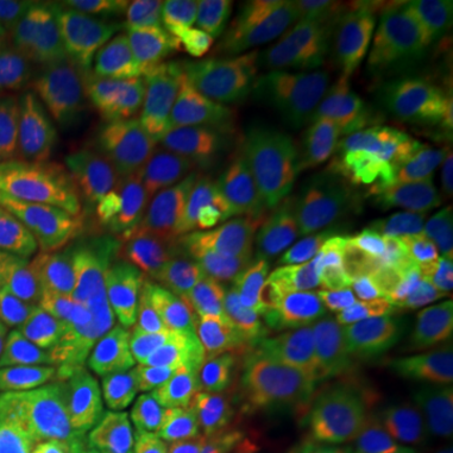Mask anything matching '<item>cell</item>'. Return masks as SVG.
<instances>
[{
    "label": "cell",
    "mask_w": 453,
    "mask_h": 453,
    "mask_svg": "<svg viewBox=\"0 0 453 453\" xmlns=\"http://www.w3.org/2000/svg\"><path fill=\"white\" fill-rule=\"evenodd\" d=\"M368 96L378 111L401 116L418 104L426 91V76L413 65H408L395 56H368L345 68Z\"/></svg>",
    "instance_id": "obj_26"
},
{
    "label": "cell",
    "mask_w": 453,
    "mask_h": 453,
    "mask_svg": "<svg viewBox=\"0 0 453 453\" xmlns=\"http://www.w3.org/2000/svg\"><path fill=\"white\" fill-rule=\"evenodd\" d=\"M372 159L408 195L453 210V113L365 124Z\"/></svg>",
    "instance_id": "obj_16"
},
{
    "label": "cell",
    "mask_w": 453,
    "mask_h": 453,
    "mask_svg": "<svg viewBox=\"0 0 453 453\" xmlns=\"http://www.w3.org/2000/svg\"><path fill=\"white\" fill-rule=\"evenodd\" d=\"M297 405L277 340L237 356L232 371L195 403L192 431L210 453H277Z\"/></svg>",
    "instance_id": "obj_7"
},
{
    "label": "cell",
    "mask_w": 453,
    "mask_h": 453,
    "mask_svg": "<svg viewBox=\"0 0 453 453\" xmlns=\"http://www.w3.org/2000/svg\"><path fill=\"white\" fill-rule=\"evenodd\" d=\"M327 3L320 0H270L259 3L250 23L255 58H275L295 53H325L323 26Z\"/></svg>",
    "instance_id": "obj_24"
},
{
    "label": "cell",
    "mask_w": 453,
    "mask_h": 453,
    "mask_svg": "<svg viewBox=\"0 0 453 453\" xmlns=\"http://www.w3.org/2000/svg\"><path fill=\"white\" fill-rule=\"evenodd\" d=\"M8 71H11V64H8V61H5V56L0 53V76H5Z\"/></svg>",
    "instance_id": "obj_32"
},
{
    "label": "cell",
    "mask_w": 453,
    "mask_h": 453,
    "mask_svg": "<svg viewBox=\"0 0 453 453\" xmlns=\"http://www.w3.org/2000/svg\"><path fill=\"white\" fill-rule=\"evenodd\" d=\"M431 365H434V372H436L441 388L446 390V395L451 398L453 403V338L441 348V353H438V357Z\"/></svg>",
    "instance_id": "obj_30"
},
{
    "label": "cell",
    "mask_w": 453,
    "mask_h": 453,
    "mask_svg": "<svg viewBox=\"0 0 453 453\" xmlns=\"http://www.w3.org/2000/svg\"><path fill=\"white\" fill-rule=\"evenodd\" d=\"M365 151V134L356 124H327L288 146L290 189L277 242L312 285L342 259L340 226Z\"/></svg>",
    "instance_id": "obj_4"
},
{
    "label": "cell",
    "mask_w": 453,
    "mask_h": 453,
    "mask_svg": "<svg viewBox=\"0 0 453 453\" xmlns=\"http://www.w3.org/2000/svg\"><path fill=\"white\" fill-rule=\"evenodd\" d=\"M131 116L136 113L131 109L124 71L109 26L104 20L101 5H88L81 41L65 81L61 124L88 134L121 124Z\"/></svg>",
    "instance_id": "obj_17"
},
{
    "label": "cell",
    "mask_w": 453,
    "mask_h": 453,
    "mask_svg": "<svg viewBox=\"0 0 453 453\" xmlns=\"http://www.w3.org/2000/svg\"><path fill=\"white\" fill-rule=\"evenodd\" d=\"M195 280L202 308L225 327L237 356L282 338L315 288L270 234L214 244L199 259Z\"/></svg>",
    "instance_id": "obj_5"
},
{
    "label": "cell",
    "mask_w": 453,
    "mask_h": 453,
    "mask_svg": "<svg viewBox=\"0 0 453 453\" xmlns=\"http://www.w3.org/2000/svg\"><path fill=\"white\" fill-rule=\"evenodd\" d=\"M395 3L390 0H335L327 3L323 46L327 58L342 71L368 56L390 49Z\"/></svg>",
    "instance_id": "obj_22"
},
{
    "label": "cell",
    "mask_w": 453,
    "mask_h": 453,
    "mask_svg": "<svg viewBox=\"0 0 453 453\" xmlns=\"http://www.w3.org/2000/svg\"><path fill=\"white\" fill-rule=\"evenodd\" d=\"M196 154L252 162L285 151L262 104L252 68H237L211 86L189 113L187 142Z\"/></svg>",
    "instance_id": "obj_14"
},
{
    "label": "cell",
    "mask_w": 453,
    "mask_h": 453,
    "mask_svg": "<svg viewBox=\"0 0 453 453\" xmlns=\"http://www.w3.org/2000/svg\"><path fill=\"white\" fill-rule=\"evenodd\" d=\"M0 386L35 401L121 416L164 431L159 386L139 345L116 325L23 318L0 325Z\"/></svg>",
    "instance_id": "obj_1"
},
{
    "label": "cell",
    "mask_w": 453,
    "mask_h": 453,
    "mask_svg": "<svg viewBox=\"0 0 453 453\" xmlns=\"http://www.w3.org/2000/svg\"><path fill=\"white\" fill-rule=\"evenodd\" d=\"M88 5H65V11L56 18L49 33L23 64V88L26 94L43 106L50 116L61 121V104H64L65 81L73 64V56L81 41L83 23H86Z\"/></svg>",
    "instance_id": "obj_23"
},
{
    "label": "cell",
    "mask_w": 453,
    "mask_h": 453,
    "mask_svg": "<svg viewBox=\"0 0 453 453\" xmlns=\"http://www.w3.org/2000/svg\"><path fill=\"white\" fill-rule=\"evenodd\" d=\"M438 453H453V443H449V446H446L443 451H438Z\"/></svg>",
    "instance_id": "obj_33"
},
{
    "label": "cell",
    "mask_w": 453,
    "mask_h": 453,
    "mask_svg": "<svg viewBox=\"0 0 453 453\" xmlns=\"http://www.w3.org/2000/svg\"><path fill=\"white\" fill-rule=\"evenodd\" d=\"M64 157V124L38 106L26 88L0 76V181H33Z\"/></svg>",
    "instance_id": "obj_18"
},
{
    "label": "cell",
    "mask_w": 453,
    "mask_h": 453,
    "mask_svg": "<svg viewBox=\"0 0 453 453\" xmlns=\"http://www.w3.org/2000/svg\"><path fill=\"white\" fill-rule=\"evenodd\" d=\"M116 46L134 113L164 144L184 142L189 113L244 56L237 46L211 43L159 26L129 8L101 5Z\"/></svg>",
    "instance_id": "obj_3"
},
{
    "label": "cell",
    "mask_w": 453,
    "mask_h": 453,
    "mask_svg": "<svg viewBox=\"0 0 453 453\" xmlns=\"http://www.w3.org/2000/svg\"><path fill=\"white\" fill-rule=\"evenodd\" d=\"M390 49L426 79L441 73L453 56V0H398Z\"/></svg>",
    "instance_id": "obj_21"
},
{
    "label": "cell",
    "mask_w": 453,
    "mask_h": 453,
    "mask_svg": "<svg viewBox=\"0 0 453 453\" xmlns=\"http://www.w3.org/2000/svg\"><path fill=\"white\" fill-rule=\"evenodd\" d=\"M116 280L104 234L68 184L38 196V250L33 310L58 325L96 323Z\"/></svg>",
    "instance_id": "obj_6"
},
{
    "label": "cell",
    "mask_w": 453,
    "mask_h": 453,
    "mask_svg": "<svg viewBox=\"0 0 453 453\" xmlns=\"http://www.w3.org/2000/svg\"><path fill=\"white\" fill-rule=\"evenodd\" d=\"M129 327L159 395H166L177 408L192 411L237 360L225 327L202 305L181 297H164L136 308L129 315Z\"/></svg>",
    "instance_id": "obj_8"
},
{
    "label": "cell",
    "mask_w": 453,
    "mask_h": 453,
    "mask_svg": "<svg viewBox=\"0 0 453 453\" xmlns=\"http://www.w3.org/2000/svg\"><path fill=\"white\" fill-rule=\"evenodd\" d=\"M441 443H451L446 426L431 411H413L395 423L390 453H434Z\"/></svg>",
    "instance_id": "obj_28"
},
{
    "label": "cell",
    "mask_w": 453,
    "mask_h": 453,
    "mask_svg": "<svg viewBox=\"0 0 453 453\" xmlns=\"http://www.w3.org/2000/svg\"><path fill=\"white\" fill-rule=\"evenodd\" d=\"M131 13L181 33L240 31L252 23L259 3L255 0H134Z\"/></svg>",
    "instance_id": "obj_25"
},
{
    "label": "cell",
    "mask_w": 453,
    "mask_h": 453,
    "mask_svg": "<svg viewBox=\"0 0 453 453\" xmlns=\"http://www.w3.org/2000/svg\"><path fill=\"white\" fill-rule=\"evenodd\" d=\"M438 104H443V106H449L453 109V61L449 64V71H446V76H443V81L438 86Z\"/></svg>",
    "instance_id": "obj_31"
},
{
    "label": "cell",
    "mask_w": 453,
    "mask_h": 453,
    "mask_svg": "<svg viewBox=\"0 0 453 453\" xmlns=\"http://www.w3.org/2000/svg\"><path fill=\"white\" fill-rule=\"evenodd\" d=\"M449 265L408 252L345 255L320 288L342 305L363 310L390 330H418L451 295Z\"/></svg>",
    "instance_id": "obj_10"
},
{
    "label": "cell",
    "mask_w": 453,
    "mask_h": 453,
    "mask_svg": "<svg viewBox=\"0 0 453 453\" xmlns=\"http://www.w3.org/2000/svg\"><path fill=\"white\" fill-rule=\"evenodd\" d=\"M252 73L285 149L327 127L340 106L363 96L360 83L325 53L255 58Z\"/></svg>",
    "instance_id": "obj_13"
},
{
    "label": "cell",
    "mask_w": 453,
    "mask_h": 453,
    "mask_svg": "<svg viewBox=\"0 0 453 453\" xmlns=\"http://www.w3.org/2000/svg\"><path fill=\"white\" fill-rule=\"evenodd\" d=\"M386 323L327 295H312L308 305L280 338L282 363L300 401L325 378L356 368L383 345Z\"/></svg>",
    "instance_id": "obj_12"
},
{
    "label": "cell",
    "mask_w": 453,
    "mask_h": 453,
    "mask_svg": "<svg viewBox=\"0 0 453 453\" xmlns=\"http://www.w3.org/2000/svg\"><path fill=\"white\" fill-rule=\"evenodd\" d=\"M68 3L0 0V53L8 64H26Z\"/></svg>",
    "instance_id": "obj_27"
},
{
    "label": "cell",
    "mask_w": 453,
    "mask_h": 453,
    "mask_svg": "<svg viewBox=\"0 0 453 453\" xmlns=\"http://www.w3.org/2000/svg\"><path fill=\"white\" fill-rule=\"evenodd\" d=\"M413 411H431L453 441V403L434 365L416 353H398L378 388L360 453H390L395 423Z\"/></svg>",
    "instance_id": "obj_19"
},
{
    "label": "cell",
    "mask_w": 453,
    "mask_h": 453,
    "mask_svg": "<svg viewBox=\"0 0 453 453\" xmlns=\"http://www.w3.org/2000/svg\"><path fill=\"white\" fill-rule=\"evenodd\" d=\"M0 413L20 423L49 453H166L164 431H144L121 416L35 401L0 386Z\"/></svg>",
    "instance_id": "obj_15"
},
{
    "label": "cell",
    "mask_w": 453,
    "mask_h": 453,
    "mask_svg": "<svg viewBox=\"0 0 453 453\" xmlns=\"http://www.w3.org/2000/svg\"><path fill=\"white\" fill-rule=\"evenodd\" d=\"M0 453H49L46 446L5 413H0Z\"/></svg>",
    "instance_id": "obj_29"
},
{
    "label": "cell",
    "mask_w": 453,
    "mask_h": 453,
    "mask_svg": "<svg viewBox=\"0 0 453 453\" xmlns=\"http://www.w3.org/2000/svg\"><path fill=\"white\" fill-rule=\"evenodd\" d=\"M38 199L0 195V325L31 318L35 297Z\"/></svg>",
    "instance_id": "obj_20"
},
{
    "label": "cell",
    "mask_w": 453,
    "mask_h": 453,
    "mask_svg": "<svg viewBox=\"0 0 453 453\" xmlns=\"http://www.w3.org/2000/svg\"><path fill=\"white\" fill-rule=\"evenodd\" d=\"M395 356L398 348L383 342L356 368L310 388L277 453H360L375 395Z\"/></svg>",
    "instance_id": "obj_11"
},
{
    "label": "cell",
    "mask_w": 453,
    "mask_h": 453,
    "mask_svg": "<svg viewBox=\"0 0 453 453\" xmlns=\"http://www.w3.org/2000/svg\"><path fill=\"white\" fill-rule=\"evenodd\" d=\"M340 250L363 252H408L453 262V211L408 195L365 151L356 192L340 226Z\"/></svg>",
    "instance_id": "obj_9"
},
{
    "label": "cell",
    "mask_w": 453,
    "mask_h": 453,
    "mask_svg": "<svg viewBox=\"0 0 453 453\" xmlns=\"http://www.w3.org/2000/svg\"><path fill=\"white\" fill-rule=\"evenodd\" d=\"M164 142L139 116L88 131L65 162V179L98 232L124 255H139L169 217Z\"/></svg>",
    "instance_id": "obj_2"
}]
</instances>
